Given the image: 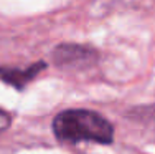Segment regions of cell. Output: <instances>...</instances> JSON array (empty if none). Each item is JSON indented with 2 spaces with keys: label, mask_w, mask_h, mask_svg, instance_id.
<instances>
[{
  "label": "cell",
  "mask_w": 155,
  "mask_h": 154,
  "mask_svg": "<svg viewBox=\"0 0 155 154\" xmlns=\"http://www.w3.org/2000/svg\"><path fill=\"white\" fill-rule=\"evenodd\" d=\"M46 68L45 61H38L33 63L27 68H0V81L7 83V85L17 88V90H23L30 81L38 76V73H41Z\"/></svg>",
  "instance_id": "obj_3"
},
{
  "label": "cell",
  "mask_w": 155,
  "mask_h": 154,
  "mask_svg": "<svg viewBox=\"0 0 155 154\" xmlns=\"http://www.w3.org/2000/svg\"><path fill=\"white\" fill-rule=\"evenodd\" d=\"M10 126H12V115L3 108H0V134L5 133Z\"/></svg>",
  "instance_id": "obj_4"
},
{
  "label": "cell",
  "mask_w": 155,
  "mask_h": 154,
  "mask_svg": "<svg viewBox=\"0 0 155 154\" xmlns=\"http://www.w3.org/2000/svg\"><path fill=\"white\" fill-rule=\"evenodd\" d=\"M53 61L60 68H89L97 61V51L86 45L63 43L53 50Z\"/></svg>",
  "instance_id": "obj_2"
},
{
  "label": "cell",
  "mask_w": 155,
  "mask_h": 154,
  "mask_svg": "<svg viewBox=\"0 0 155 154\" xmlns=\"http://www.w3.org/2000/svg\"><path fill=\"white\" fill-rule=\"evenodd\" d=\"M54 138L60 142L76 144V142H97L110 144L114 141L112 123L93 109H64L54 116L53 123Z\"/></svg>",
  "instance_id": "obj_1"
}]
</instances>
